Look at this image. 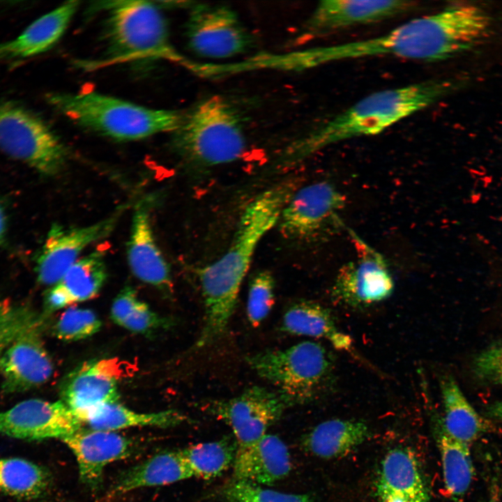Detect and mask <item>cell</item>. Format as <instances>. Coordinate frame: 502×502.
Listing matches in <instances>:
<instances>
[{
	"label": "cell",
	"mask_w": 502,
	"mask_h": 502,
	"mask_svg": "<svg viewBox=\"0 0 502 502\" xmlns=\"http://www.w3.org/2000/svg\"><path fill=\"white\" fill-rule=\"evenodd\" d=\"M345 197L331 183L320 181L295 190L278 225L287 238L308 241L327 235L340 223Z\"/></svg>",
	"instance_id": "obj_9"
},
{
	"label": "cell",
	"mask_w": 502,
	"mask_h": 502,
	"mask_svg": "<svg viewBox=\"0 0 502 502\" xmlns=\"http://www.w3.org/2000/svg\"><path fill=\"white\" fill-rule=\"evenodd\" d=\"M443 418L441 427L451 437L470 445L490 428L468 401L452 376L441 379Z\"/></svg>",
	"instance_id": "obj_24"
},
{
	"label": "cell",
	"mask_w": 502,
	"mask_h": 502,
	"mask_svg": "<svg viewBox=\"0 0 502 502\" xmlns=\"http://www.w3.org/2000/svg\"><path fill=\"white\" fill-rule=\"evenodd\" d=\"M101 326V321L93 311L72 306L61 314L54 332L60 340L77 341L94 335Z\"/></svg>",
	"instance_id": "obj_33"
},
{
	"label": "cell",
	"mask_w": 502,
	"mask_h": 502,
	"mask_svg": "<svg viewBox=\"0 0 502 502\" xmlns=\"http://www.w3.org/2000/svg\"><path fill=\"white\" fill-rule=\"evenodd\" d=\"M247 361L260 377L276 388L288 406L312 402L333 385V358L315 342L267 349L248 357Z\"/></svg>",
	"instance_id": "obj_7"
},
{
	"label": "cell",
	"mask_w": 502,
	"mask_h": 502,
	"mask_svg": "<svg viewBox=\"0 0 502 502\" xmlns=\"http://www.w3.org/2000/svg\"><path fill=\"white\" fill-rule=\"evenodd\" d=\"M236 480L271 485L286 478L291 469L289 451L276 435L266 434L254 443L237 447L234 461Z\"/></svg>",
	"instance_id": "obj_20"
},
{
	"label": "cell",
	"mask_w": 502,
	"mask_h": 502,
	"mask_svg": "<svg viewBox=\"0 0 502 502\" xmlns=\"http://www.w3.org/2000/svg\"><path fill=\"white\" fill-rule=\"evenodd\" d=\"M376 487L379 502H429L418 462L406 448H395L386 455Z\"/></svg>",
	"instance_id": "obj_21"
},
{
	"label": "cell",
	"mask_w": 502,
	"mask_h": 502,
	"mask_svg": "<svg viewBox=\"0 0 502 502\" xmlns=\"http://www.w3.org/2000/svg\"><path fill=\"white\" fill-rule=\"evenodd\" d=\"M127 251L129 266L137 278L159 289H172L169 267L155 240L145 201L135 206Z\"/></svg>",
	"instance_id": "obj_19"
},
{
	"label": "cell",
	"mask_w": 502,
	"mask_h": 502,
	"mask_svg": "<svg viewBox=\"0 0 502 502\" xmlns=\"http://www.w3.org/2000/svg\"><path fill=\"white\" fill-rule=\"evenodd\" d=\"M370 436L363 420L331 419L315 426L304 438L303 446L314 456L333 459L346 455Z\"/></svg>",
	"instance_id": "obj_25"
},
{
	"label": "cell",
	"mask_w": 502,
	"mask_h": 502,
	"mask_svg": "<svg viewBox=\"0 0 502 502\" xmlns=\"http://www.w3.org/2000/svg\"><path fill=\"white\" fill-rule=\"evenodd\" d=\"M437 442L446 491L458 501L466 494L474 477L469 445L451 437L441 427Z\"/></svg>",
	"instance_id": "obj_30"
},
{
	"label": "cell",
	"mask_w": 502,
	"mask_h": 502,
	"mask_svg": "<svg viewBox=\"0 0 502 502\" xmlns=\"http://www.w3.org/2000/svg\"><path fill=\"white\" fill-rule=\"evenodd\" d=\"M50 480L47 469L29 459L0 458V492L6 495L35 499L45 494Z\"/></svg>",
	"instance_id": "obj_29"
},
{
	"label": "cell",
	"mask_w": 502,
	"mask_h": 502,
	"mask_svg": "<svg viewBox=\"0 0 502 502\" xmlns=\"http://www.w3.org/2000/svg\"><path fill=\"white\" fill-rule=\"evenodd\" d=\"M281 328L290 334L326 339L337 349L352 347L351 337L338 328L330 310L313 301L292 304L283 316Z\"/></svg>",
	"instance_id": "obj_26"
},
{
	"label": "cell",
	"mask_w": 502,
	"mask_h": 502,
	"mask_svg": "<svg viewBox=\"0 0 502 502\" xmlns=\"http://www.w3.org/2000/svg\"><path fill=\"white\" fill-rule=\"evenodd\" d=\"M417 7V2L404 0L322 1L307 19L303 34L312 38L376 23L411 12Z\"/></svg>",
	"instance_id": "obj_15"
},
{
	"label": "cell",
	"mask_w": 502,
	"mask_h": 502,
	"mask_svg": "<svg viewBox=\"0 0 502 502\" xmlns=\"http://www.w3.org/2000/svg\"><path fill=\"white\" fill-rule=\"evenodd\" d=\"M101 6L106 13L105 37L113 59H165L190 69L193 61L174 47L167 21L154 4L144 1H110Z\"/></svg>",
	"instance_id": "obj_6"
},
{
	"label": "cell",
	"mask_w": 502,
	"mask_h": 502,
	"mask_svg": "<svg viewBox=\"0 0 502 502\" xmlns=\"http://www.w3.org/2000/svg\"><path fill=\"white\" fill-rule=\"evenodd\" d=\"M185 36L192 52L212 59H225L243 54L253 42L237 13L224 5L192 6Z\"/></svg>",
	"instance_id": "obj_10"
},
{
	"label": "cell",
	"mask_w": 502,
	"mask_h": 502,
	"mask_svg": "<svg viewBox=\"0 0 502 502\" xmlns=\"http://www.w3.org/2000/svg\"><path fill=\"white\" fill-rule=\"evenodd\" d=\"M486 415L502 425V400L491 404L486 409Z\"/></svg>",
	"instance_id": "obj_37"
},
{
	"label": "cell",
	"mask_w": 502,
	"mask_h": 502,
	"mask_svg": "<svg viewBox=\"0 0 502 502\" xmlns=\"http://www.w3.org/2000/svg\"><path fill=\"white\" fill-rule=\"evenodd\" d=\"M457 84L433 79L372 93L287 146L278 165L290 168L331 144L379 135L450 93Z\"/></svg>",
	"instance_id": "obj_3"
},
{
	"label": "cell",
	"mask_w": 502,
	"mask_h": 502,
	"mask_svg": "<svg viewBox=\"0 0 502 502\" xmlns=\"http://www.w3.org/2000/svg\"><path fill=\"white\" fill-rule=\"evenodd\" d=\"M117 214L80 227L55 226L50 231L37 265L38 279L54 285L79 259L89 245L108 236L117 222Z\"/></svg>",
	"instance_id": "obj_16"
},
{
	"label": "cell",
	"mask_w": 502,
	"mask_h": 502,
	"mask_svg": "<svg viewBox=\"0 0 502 502\" xmlns=\"http://www.w3.org/2000/svg\"><path fill=\"white\" fill-rule=\"evenodd\" d=\"M0 151L47 175L59 173L67 159L66 147L47 124L8 100H0Z\"/></svg>",
	"instance_id": "obj_8"
},
{
	"label": "cell",
	"mask_w": 502,
	"mask_h": 502,
	"mask_svg": "<svg viewBox=\"0 0 502 502\" xmlns=\"http://www.w3.org/2000/svg\"><path fill=\"white\" fill-rule=\"evenodd\" d=\"M6 229V220L3 210L0 205V243L3 240Z\"/></svg>",
	"instance_id": "obj_39"
},
{
	"label": "cell",
	"mask_w": 502,
	"mask_h": 502,
	"mask_svg": "<svg viewBox=\"0 0 502 502\" xmlns=\"http://www.w3.org/2000/svg\"><path fill=\"white\" fill-rule=\"evenodd\" d=\"M6 388L20 390L45 383L53 365L39 335L33 330L17 336L0 358Z\"/></svg>",
	"instance_id": "obj_18"
},
{
	"label": "cell",
	"mask_w": 502,
	"mask_h": 502,
	"mask_svg": "<svg viewBox=\"0 0 502 502\" xmlns=\"http://www.w3.org/2000/svg\"><path fill=\"white\" fill-rule=\"evenodd\" d=\"M275 303V281L268 271L255 274L250 282L247 316L250 324L259 326L271 312Z\"/></svg>",
	"instance_id": "obj_35"
},
{
	"label": "cell",
	"mask_w": 502,
	"mask_h": 502,
	"mask_svg": "<svg viewBox=\"0 0 502 502\" xmlns=\"http://www.w3.org/2000/svg\"><path fill=\"white\" fill-rule=\"evenodd\" d=\"M106 278L107 268L102 252H93L79 258L47 293V309L54 311L93 298Z\"/></svg>",
	"instance_id": "obj_23"
},
{
	"label": "cell",
	"mask_w": 502,
	"mask_h": 502,
	"mask_svg": "<svg viewBox=\"0 0 502 502\" xmlns=\"http://www.w3.org/2000/svg\"><path fill=\"white\" fill-rule=\"evenodd\" d=\"M7 313L4 311L3 307L0 303V338L3 340L5 337L3 333L8 332V320L7 319Z\"/></svg>",
	"instance_id": "obj_38"
},
{
	"label": "cell",
	"mask_w": 502,
	"mask_h": 502,
	"mask_svg": "<svg viewBox=\"0 0 502 502\" xmlns=\"http://www.w3.org/2000/svg\"><path fill=\"white\" fill-rule=\"evenodd\" d=\"M228 502H316L306 494H289L235 480L224 489Z\"/></svg>",
	"instance_id": "obj_34"
},
{
	"label": "cell",
	"mask_w": 502,
	"mask_h": 502,
	"mask_svg": "<svg viewBox=\"0 0 502 502\" xmlns=\"http://www.w3.org/2000/svg\"><path fill=\"white\" fill-rule=\"evenodd\" d=\"M111 318L117 325L138 333H147L160 324L158 316L129 287L121 291L114 300Z\"/></svg>",
	"instance_id": "obj_32"
},
{
	"label": "cell",
	"mask_w": 502,
	"mask_h": 502,
	"mask_svg": "<svg viewBox=\"0 0 502 502\" xmlns=\"http://www.w3.org/2000/svg\"><path fill=\"white\" fill-rule=\"evenodd\" d=\"M78 7L77 1L66 2L33 21L17 38L0 43V61L29 58L49 50L63 36Z\"/></svg>",
	"instance_id": "obj_22"
},
{
	"label": "cell",
	"mask_w": 502,
	"mask_h": 502,
	"mask_svg": "<svg viewBox=\"0 0 502 502\" xmlns=\"http://www.w3.org/2000/svg\"><path fill=\"white\" fill-rule=\"evenodd\" d=\"M236 450V441L222 439L198 443L181 451L193 476L208 480L234 463Z\"/></svg>",
	"instance_id": "obj_31"
},
{
	"label": "cell",
	"mask_w": 502,
	"mask_h": 502,
	"mask_svg": "<svg viewBox=\"0 0 502 502\" xmlns=\"http://www.w3.org/2000/svg\"><path fill=\"white\" fill-rule=\"evenodd\" d=\"M287 406L277 392L252 386L237 397L208 402L206 410L231 428L237 447H244L264 436Z\"/></svg>",
	"instance_id": "obj_12"
},
{
	"label": "cell",
	"mask_w": 502,
	"mask_h": 502,
	"mask_svg": "<svg viewBox=\"0 0 502 502\" xmlns=\"http://www.w3.org/2000/svg\"><path fill=\"white\" fill-rule=\"evenodd\" d=\"M46 100L78 126L120 141L174 132L183 117L176 111L149 108L95 91L50 93Z\"/></svg>",
	"instance_id": "obj_4"
},
{
	"label": "cell",
	"mask_w": 502,
	"mask_h": 502,
	"mask_svg": "<svg viewBox=\"0 0 502 502\" xmlns=\"http://www.w3.org/2000/svg\"><path fill=\"white\" fill-rule=\"evenodd\" d=\"M349 234L358 259L340 268L332 288L333 298L351 307L386 299L393 291L394 282L383 257L352 230Z\"/></svg>",
	"instance_id": "obj_11"
},
{
	"label": "cell",
	"mask_w": 502,
	"mask_h": 502,
	"mask_svg": "<svg viewBox=\"0 0 502 502\" xmlns=\"http://www.w3.org/2000/svg\"><path fill=\"white\" fill-rule=\"evenodd\" d=\"M491 19L478 6L450 5L434 13L412 19L383 35L313 47L314 67L353 59L390 56L434 62L467 51L489 32Z\"/></svg>",
	"instance_id": "obj_1"
},
{
	"label": "cell",
	"mask_w": 502,
	"mask_h": 502,
	"mask_svg": "<svg viewBox=\"0 0 502 502\" xmlns=\"http://www.w3.org/2000/svg\"><path fill=\"white\" fill-rule=\"evenodd\" d=\"M173 146L185 161L197 167L238 160L247 148L240 112L222 96L205 98L183 116L174 132Z\"/></svg>",
	"instance_id": "obj_5"
},
{
	"label": "cell",
	"mask_w": 502,
	"mask_h": 502,
	"mask_svg": "<svg viewBox=\"0 0 502 502\" xmlns=\"http://www.w3.org/2000/svg\"><path fill=\"white\" fill-rule=\"evenodd\" d=\"M129 369L128 363L117 358L85 363L68 376L62 388V401L82 422L96 409L118 402V382Z\"/></svg>",
	"instance_id": "obj_14"
},
{
	"label": "cell",
	"mask_w": 502,
	"mask_h": 502,
	"mask_svg": "<svg viewBox=\"0 0 502 502\" xmlns=\"http://www.w3.org/2000/svg\"><path fill=\"white\" fill-rule=\"evenodd\" d=\"M82 424L63 401L31 399L0 411V435L18 439L62 441Z\"/></svg>",
	"instance_id": "obj_13"
},
{
	"label": "cell",
	"mask_w": 502,
	"mask_h": 502,
	"mask_svg": "<svg viewBox=\"0 0 502 502\" xmlns=\"http://www.w3.org/2000/svg\"><path fill=\"white\" fill-rule=\"evenodd\" d=\"M295 190L294 183L284 182L254 197L243 209L228 250L199 271L204 319L197 347H207L225 334L257 248L277 225Z\"/></svg>",
	"instance_id": "obj_2"
},
{
	"label": "cell",
	"mask_w": 502,
	"mask_h": 502,
	"mask_svg": "<svg viewBox=\"0 0 502 502\" xmlns=\"http://www.w3.org/2000/svg\"><path fill=\"white\" fill-rule=\"evenodd\" d=\"M473 370L481 381L502 386V344L478 353L473 360Z\"/></svg>",
	"instance_id": "obj_36"
},
{
	"label": "cell",
	"mask_w": 502,
	"mask_h": 502,
	"mask_svg": "<svg viewBox=\"0 0 502 502\" xmlns=\"http://www.w3.org/2000/svg\"><path fill=\"white\" fill-rule=\"evenodd\" d=\"M185 420L184 415L175 410L139 413L114 402L91 411L82 418V422L91 429L114 432L132 427H174Z\"/></svg>",
	"instance_id": "obj_28"
},
{
	"label": "cell",
	"mask_w": 502,
	"mask_h": 502,
	"mask_svg": "<svg viewBox=\"0 0 502 502\" xmlns=\"http://www.w3.org/2000/svg\"><path fill=\"white\" fill-rule=\"evenodd\" d=\"M193 477L181 450L158 453L128 469L113 489L123 494L142 487L167 485Z\"/></svg>",
	"instance_id": "obj_27"
},
{
	"label": "cell",
	"mask_w": 502,
	"mask_h": 502,
	"mask_svg": "<svg viewBox=\"0 0 502 502\" xmlns=\"http://www.w3.org/2000/svg\"><path fill=\"white\" fill-rule=\"evenodd\" d=\"M62 441L75 457L80 481L93 489L100 485L105 467L128 457L131 448L130 441L115 432L91 428H80Z\"/></svg>",
	"instance_id": "obj_17"
}]
</instances>
